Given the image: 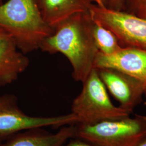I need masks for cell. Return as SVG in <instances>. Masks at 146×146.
<instances>
[{
  "label": "cell",
  "mask_w": 146,
  "mask_h": 146,
  "mask_svg": "<svg viewBox=\"0 0 146 146\" xmlns=\"http://www.w3.org/2000/svg\"><path fill=\"white\" fill-rule=\"evenodd\" d=\"M93 25L88 11L74 14L56 27L40 48L44 52L64 55L72 66L73 78L82 83L94 68L99 52L93 34Z\"/></svg>",
  "instance_id": "cell-1"
},
{
  "label": "cell",
  "mask_w": 146,
  "mask_h": 146,
  "mask_svg": "<svg viewBox=\"0 0 146 146\" xmlns=\"http://www.w3.org/2000/svg\"><path fill=\"white\" fill-rule=\"evenodd\" d=\"M0 27L26 55L40 49L54 31L44 20L36 0H8L0 5Z\"/></svg>",
  "instance_id": "cell-2"
},
{
  "label": "cell",
  "mask_w": 146,
  "mask_h": 146,
  "mask_svg": "<svg viewBox=\"0 0 146 146\" xmlns=\"http://www.w3.org/2000/svg\"><path fill=\"white\" fill-rule=\"evenodd\" d=\"M74 137L92 146H137L146 134V116L75 124Z\"/></svg>",
  "instance_id": "cell-3"
},
{
  "label": "cell",
  "mask_w": 146,
  "mask_h": 146,
  "mask_svg": "<svg viewBox=\"0 0 146 146\" xmlns=\"http://www.w3.org/2000/svg\"><path fill=\"white\" fill-rule=\"evenodd\" d=\"M82 84V89L73 100L71 107V113L78 120L76 124L120 119L131 114L112 103L96 68L93 69Z\"/></svg>",
  "instance_id": "cell-4"
},
{
  "label": "cell",
  "mask_w": 146,
  "mask_h": 146,
  "mask_svg": "<svg viewBox=\"0 0 146 146\" xmlns=\"http://www.w3.org/2000/svg\"><path fill=\"white\" fill-rule=\"evenodd\" d=\"M88 11L94 22L115 34L122 48L146 49V19L95 3Z\"/></svg>",
  "instance_id": "cell-5"
},
{
  "label": "cell",
  "mask_w": 146,
  "mask_h": 146,
  "mask_svg": "<svg viewBox=\"0 0 146 146\" xmlns=\"http://www.w3.org/2000/svg\"><path fill=\"white\" fill-rule=\"evenodd\" d=\"M77 123L76 117L72 113L52 117L27 115L19 107L15 95H0V141L23 131L47 127L59 128Z\"/></svg>",
  "instance_id": "cell-6"
},
{
  "label": "cell",
  "mask_w": 146,
  "mask_h": 146,
  "mask_svg": "<svg viewBox=\"0 0 146 146\" xmlns=\"http://www.w3.org/2000/svg\"><path fill=\"white\" fill-rule=\"evenodd\" d=\"M97 69V68H96ZM107 89L120 104L131 114L141 103L144 95L141 84L130 75L114 68L97 69Z\"/></svg>",
  "instance_id": "cell-7"
},
{
  "label": "cell",
  "mask_w": 146,
  "mask_h": 146,
  "mask_svg": "<svg viewBox=\"0 0 146 146\" xmlns=\"http://www.w3.org/2000/svg\"><path fill=\"white\" fill-rule=\"evenodd\" d=\"M94 68H114L130 75L141 84L146 97V49L123 48L111 55L99 52Z\"/></svg>",
  "instance_id": "cell-8"
},
{
  "label": "cell",
  "mask_w": 146,
  "mask_h": 146,
  "mask_svg": "<svg viewBox=\"0 0 146 146\" xmlns=\"http://www.w3.org/2000/svg\"><path fill=\"white\" fill-rule=\"evenodd\" d=\"M29 64L26 54L19 49L11 35L0 27V86L15 81Z\"/></svg>",
  "instance_id": "cell-9"
},
{
  "label": "cell",
  "mask_w": 146,
  "mask_h": 146,
  "mask_svg": "<svg viewBox=\"0 0 146 146\" xmlns=\"http://www.w3.org/2000/svg\"><path fill=\"white\" fill-rule=\"evenodd\" d=\"M75 125L63 126L56 133L44 128L23 131L0 141V146H63L74 137Z\"/></svg>",
  "instance_id": "cell-10"
},
{
  "label": "cell",
  "mask_w": 146,
  "mask_h": 146,
  "mask_svg": "<svg viewBox=\"0 0 146 146\" xmlns=\"http://www.w3.org/2000/svg\"><path fill=\"white\" fill-rule=\"evenodd\" d=\"M44 20L54 29L69 17L88 11L95 0H36Z\"/></svg>",
  "instance_id": "cell-11"
},
{
  "label": "cell",
  "mask_w": 146,
  "mask_h": 146,
  "mask_svg": "<svg viewBox=\"0 0 146 146\" xmlns=\"http://www.w3.org/2000/svg\"><path fill=\"white\" fill-rule=\"evenodd\" d=\"M93 34L99 52L104 55L115 54L123 48L112 31L94 21Z\"/></svg>",
  "instance_id": "cell-12"
},
{
  "label": "cell",
  "mask_w": 146,
  "mask_h": 146,
  "mask_svg": "<svg viewBox=\"0 0 146 146\" xmlns=\"http://www.w3.org/2000/svg\"><path fill=\"white\" fill-rule=\"evenodd\" d=\"M124 11L146 19V0H125Z\"/></svg>",
  "instance_id": "cell-13"
},
{
  "label": "cell",
  "mask_w": 146,
  "mask_h": 146,
  "mask_svg": "<svg viewBox=\"0 0 146 146\" xmlns=\"http://www.w3.org/2000/svg\"><path fill=\"white\" fill-rule=\"evenodd\" d=\"M104 7L116 11L125 9V0H106Z\"/></svg>",
  "instance_id": "cell-14"
},
{
  "label": "cell",
  "mask_w": 146,
  "mask_h": 146,
  "mask_svg": "<svg viewBox=\"0 0 146 146\" xmlns=\"http://www.w3.org/2000/svg\"><path fill=\"white\" fill-rule=\"evenodd\" d=\"M63 146H92L87 142L78 138H72L69 139Z\"/></svg>",
  "instance_id": "cell-15"
},
{
  "label": "cell",
  "mask_w": 146,
  "mask_h": 146,
  "mask_svg": "<svg viewBox=\"0 0 146 146\" xmlns=\"http://www.w3.org/2000/svg\"><path fill=\"white\" fill-rule=\"evenodd\" d=\"M137 146H146V134L142 138Z\"/></svg>",
  "instance_id": "cell-16"
},
{
  "label": "cell",
  "mask_w": 146,
  "mask_h": 146,
  "mask_svg": "<svg viewBox=\"0 0 146 146\" xmlns=\"http://www.w3.org/2000/svg\"><path fill=\"white\" fill-rule=\"evenodd\" d=\"M106 0H95V4L100 6H104Z\"/></svg>",
  "instance_id": "cell-17"
},
{
  "label": "cell",
  "mask_w": 146,
  "mask_h": 146,
  "mask_svg": "<svg viewBox=\"0 0 146 146\" xmlns=\"http://www.w3.org/2000/svg\"><path fill=\"white\" fill-rule=\"evenodd\" d=\"M145 105L146 106V101L145 102Z\"/></svg>",
  "instance_id": "cell-18"
}]
</instances>
